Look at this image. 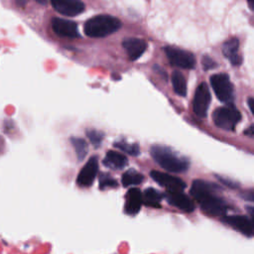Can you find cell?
<instances>
[{
    "label": "cell",
    "instance_id": "1",
    "mask_svg": "<svg viewBox=\"0 0 254 254\" xmlns=\"http://www.w3.org/2000/svg\"><path fill=\"white\" fill-rule=\"evenodd\" d=\"M218 187L215 184L202 180L192 182L190 193L200 205L202 211L211 216H224L227 212V203L220 196L216 195Z\"/></svg>",
    "mask_w": 254,
    "mask_h": 254
},
{
    "label": "cell",
    "instance_id": "2",
    "mask_svg": "<svg viewBox=\"0 0 254 254\" xmlns=\"http://www.w3.org/2000/svg\"><path fill=\"white\" fill-rule=\"evenodd\" d=\"M152 158L163 169L173 173H183L189 169V161L181 157L171 148L164 145H153L151 148Z\"/></svg>",
    "mask_w": 254,
    "mask_h": 254
},
{
    "label": "cell",
    "instance_id": "3",
    "mask_svg": "<svg viewBox=\"0 0 254 254\" xmlns=\"http://www.w3.org/2000/svg\"><path fill=\"white\" fill-rule=\"evenodd\" d=\"M121 25V21L113 16L97 15L85 22L83 31L90 38H103L115 33Z\"/></svg>",
    "mask_w": 254,
    "mask_h": 254
},
{
    "label": "cell",
    "instance_id": "4",
    "mask_svg": "<svg viewBox=\"0 0 254 254\" xmlns=\"http://www.w3.org/2000/svg\"><path fill=\"white\" fill-rule=\"evenodd\" d=\"M212 119L218 128L226 131H233L241 120V114L234 105L227 103V105L218 107L213 111Z\"/></svg>",
    "mask_w": 254,
    "mask_h": 254
},
{
    "label": "cell",
    "instance_id": "5",
    "mask_svg": "<svg viewBox=\"0 0 254 254\" xmlns=\"http://www.w3.org/2000/svg\"><path fill=\"white\" fill-rule=\"evenodd\" d=\"M210 83L216 97L224 103H231L233 99V85L225 73H216L210 77Z\"/></svg>",
    "mask_w": 254,
    "mask_h": 254
},
{
    "label": "cell",
    "instance_id": "6",
    "mask_svg": "<svg viewBox=\"0 0 254 254\" xmlns=\"http://www.w3.org/2000/svg\"><path fill=\"white\" fill-rule=\"evenodd\" d=\"M165 53L173 65L186 69L193 68L195 65L194 56L188 51L175 47H165Z\"/></svg>",
    "mask_w": 254,
    "mask_h": 254
},
{
    "label": "cell",
    "instance_id": "7",
    "mask_svg": "<svg viewBox=\"0 0 254 254\" xmlns=\"http://www.w3.org/2000/svg\"><path fill=\"white\" fill-rule=\"evenodd\" d=\"M210 99L211 96L207 84L204 82L200 83L194 92L192 100V110L197 117L202 118L206 116Z\"/></svg>",
    "mask_w": 254,
    "mask_h": 254
},
{
    "label": "cell",
    "instance_id": "8",
    "mask_svg": "<svg viewBox=\"0 0 254 254\" xmlns=\"http://www.w3.org/2000/svg\"><path fill=\"white\" fill-rule=\"evenodd\" d=\"M51 4L57 12L67 17L77 16L85 9L81 0H51Z\"/></svg>",
    "mask_w": 254,
    "mask_h": 254
},
{
    "label": "cell",
    "instance_id": "9",
    "mask_svg": "<svg viewBox=\"0 0 254 254\" xmlns=\"http://www.w3.org/2000/svg\"><path fill=\"white\" fill-rule=\"evenodd\" d=\"M98 172V160L97 157H90L87 163L82 167L77 175L76 183L80 187H89L93 184L94 179Z\"/></svg>",
    "mask_w": 254,
    "mask_h": 254
},
{
    "label": "cell",
    "instance_id": "10",
    "mask_svg": "<svg viewBox=\"0 0 254 254\" xmlns=\"http://www.w3.org/2000/svg\"><path fill=\"white\" fill-rule=\"evenodd\" d=\"M52 28L53 31L60 37L63 38H77L79 37L77 25L69 20L62 19V18H54L52 20Z\"/></svg>",
    "mask_w": 254,
    "mask_h": 254
},
{
    "label": "cell",
    "instance_id": "11",
    "mask_svg": "<svg viewBox=\"0 0 254 254\" xmlns=\"http://www.w3.org/2000/svg\"><path fill=\"white\" fill-rule=\"evenodd\" d=\"M150 175L156 183L166 188L168 190H183L187 187L186 183L183 180L167 173L152 171Z\"/></svg>",
    "mask_w": 254,
    "mask_h": 254
},
{
    "label": "cell",
    "instance_id": "12",
    "mask_svg": "<svg viewBox=\"0 0 254 254\" xmlns=\"http://www.w3.org/2000/svg\"><path fill=\"white\" fill-rule=\"evenodd\" d=\"M165 197L171 205L183 211L191 212L194 209L193 201L187 194L182 192V190H167Z\"/></svg>",
    "mask_w": 254,
    "mask_h": 254
},
{
    "label": "cell",
    "instance_id": "13",
    "mask_svg": "<svg viewBox=\"0 0 254 254\" xmlns=\"http://www.w3.org/2000/svg\"><path fill=\"white\" fill-rule=\"evenodd\" d=\"M222 221L226 224H229L231 227L236 229L237 231L251 236L254 235V226L249 217L244 215H228L223 216Z\"/></svg>",
    "mask_w": 254,
    "mask_h": 254
},
{
    "label": "cell",
    "instance_id": "14",
    "mask_svg": "<svg viewBox=\"0 0 254 254\" xmlns=\"http://www.w3.org/2000/svg\"><path fill=\"white\" fill-rule=\"evenodd\" d=\"M143 203V195L139 189H130L125 195L124 212L129 215H135L139 212Z\"/></svg>",
    "mask_w": 254,
    "mask_h": 254
},
{
    "label": "cell",
    "instance_id": "15",
    "mask_svg": "<svg viewBox=\"0 0 254 254\" xmlns=\"http://www.w3.org/2000/svg\"><path fill=\"white\" fill-rule=\"evenodd\" d=\"M122 46L131 61L139 59L147 49L146 42L138 38H127L122 42Z\"/></svg>",
    "mask_w": 254,
    "mask_h": 254
},
{
    "label": "cell",
    "instance_id": "16",
    "mask_svg": "<svg viewBox=\"0 0 254 254\" xmlns=\"http://www.w3.org/2000/svg\"><path fill=\"white\" fill-rule=\"evenodd\" d=\"M238 49L239 41L236 38H232L222 45L223 56L229 60L232 65H239L242 63V58L238 54Z\"/></svg>",
    "mask_w": 254,
    "mask_h": 254
},
{
    "label": "cell",
    "instance_id": "17",
    "mask_svg": "<svg viewBox=\"0 0 254 254\" xmlns=\"http://www.w3.org/2000/svg\"><path fill=\"white\" fill-rule=\"evenodd\" d=\"M128 164V160L125 155L118 153L116 151H108L103 160V165L110 169L120 170L126 167Z\"/></svg>",
    "mask_w": 254,
    "mask_h": 254
},
{
    "label": "cell",
    "instance_id": "18",
    "mask_svg": "<svg viewBox=\"0 0 254 254\" xmlns=\"http://www.w3.org/2000/svg\"><path fill=\"white\" fill-rule=\"evenodd\" d=\"M142 195H143V203L152 207H159L160 201L164 197V194L162 192H160L159 190L153 188H148L147 190H145Z\"/></svg>",
    "mask_w": 254,
    "mask_h": 254
},
{
    "label": "cell",
    "instance_id": "19",
    "mask_svg": "<svg viewBox=\"0 0 254 254\" xmlns=\"http://www.w3.org/2000/svg\"><path fill=\"white\" fill-rule=\"evenodd\" d=\"M172 84L175 92L178 95L186 96L187 94V83L185 76L178 70L172 73Z\"/></svg>",
    "mask_w": 254,
    "mask_h": 254
},
{
    "label": "cell",
    "instance_id": "20",
    "mask_svg": "<svg viewBox=\"0 0 254 254\" xmlns=\"http://www.w3.org/2000/svg\"><path fill=\"white\" fill-rule=\"evenodd\" d=\"M143 180H144V176L138 173L137 171H135L134 169H130L126 171L121 178V182L124 187L139 185L143 182Z\"/></svg>",
    "mask_w": 254,
    "mask_h": 254
},
{
    "label": "cell",
    "instance_id": "21",
    "mask_svg": "<svg viewBox=\"0 0 254 254\" xmlns=\"http://www.w3.org/2000/svg\"><path fill=\"white\" fill-rule=\"evenodd\" d=\"M70 142L75 150V153H76V156H77V159L79 161L83 160L84 157L86 156L87 154V143L84 139L82 138H77V137H71L70 138Z\"/></svg>",
    "mask_w": 254,
    "mask_h": 254
},
{
    "label": "cell",
    "instance_id": "22",
    "mask_svg": "<svg viewBox=\"0 0 254 254\" xmlns=\"http://www.w3.org/2000/svg\"><path fill=\"white\" fill-rule=\"evenodd\" d=\"M114 146L118 149H120L121 151L132 155V156H137L140 153V148L139 145L136 143H128L124 140L121 141H117L114 143Z\"/></svg>",
    "mask_w": 254,
    "mask_h": 254
},
{
    "label": "cell",
    "instance_id": "23",
    "mask_svg": "<svg viewBox=\"0 0 254 254\" xmlns=\"http://www.w3.org/2000/svg\"><path fill=\"white\" fill-rule=\"evenodd\" d=\"M117 182L107 173H101L99 175V189L105 190L108 188H116Z\"/></svg>",
    "mask_w": 254,
    "mask_h": 254
},
{
    "label": "cell",
    "instance_id": "24",
    "mask_svg": "<svg viewBox=\"0 0 254 254\" xmlns=\"http://www.w3.org/2000/svg\"><path fill=\"white\" fill-rule=\"evenodd\" d=\"M86 136L88 137V139L90 140V142L95 146L98 147L100 146L102 140H103V133L100 131H97L95 129H88L86 130Z\"/></svg>",
    "mask_w": 254,
    "mask_h": 254
},
{
    "label": "cell",
    "instance_id": "25",
    "mask_svg": "<svg viewBox=\"0 0 254 254\" xmlns=\"http://www.w3.org/2000/svg\"><path fill=\"white\" fill-rule=\"evenodd\" d=\"M202 65H203L204 69H211L216 66V63L211 58L204 56L202 58Z\"/></svg>",
    "mask_w": 254,
    "mask_h": 254
},
{
    "label": "cell",
    "instance_id": "26",
    "mask_svg": "<svg viewBox=\"0 0 254 254\" xmlns=\"http://www.w3.org/2000/svg\"><path fill=\"white\" fill-rule=\"evenodd\" d=\"M241 196H242L244 199H246V200H249V201L254 202V189H250V190H244V191L241 193Z\"/></svg>",
    "mask_w": 254,
    "mask_h": 254
},
{
    "label": "cell",
    "instance_id": "27",
    "mask_svg": "<svg viewBox=\"0 0 254 254\" xmlns=\"http://www.w3.org/2000/svg\"><path fill=\"white\" fill-rule=\"evenodd\" d=\"M218 180L225 186L229 187V188H237L238 187V184H236L235 182L229 180V179H225V178H221V177H217Z\"/></svg>",
    "mask_w": 254,
    "mask_h": 254
},
{
    "label": "cell",
    "instance_id": "28",
    "mask_svg": "<svg viewBox=\"0 0 254 254\" xmlns=\"http://www.w3.org/2000/svg\"><path fill=\"white\" fill-rule=\"evenodd\" d=\"M246 209H247V212L249 214V218L254 226V206H246Z\"/></svg>",
    "mask_w": 254,
    "mask_h": 254
},
{
    "label": "cell",
    "instance_id": "29",
    "mask_svg": "<svg viewBox=\"0 0 254 254\" xmlns=\"http://www.w3.org/2000/svg\"><path fill=\"white\" fill-rule=\"evenodd\" d=\"M244 134L247 136H254V124L246 128L244 131Z\"/></svg>",
    "mask_w": 254,
    "mask_h": 254
},
{
    "label": "cell",
    "instance_id": "30",
    "mask_svg": "<svg viewBox=\"0 0 254 254\" xmlns=\"http://www.w3.org/2000/svg\"><path fill=\"white\" fill-rule=\"evenodd\" d=\"M248 106L251 110V112L254 114V98H248Z\"/></svg>",
    "mask_w": 254,
    "mask_h": 254
},
{
    "label": "cell",
    "instance_id": "31",
    "mask_svg": "<svg viewBox=\"0 0 254 254\" xmlns=\"http://www.w3.org/2000/svg\"><path fill=\"white\" fill-rule=\"evenodd\" d=\"M247 1V4L249 6V8L254 11V0H246Z\"/></svg>",
    "mask_w": 254,
    "mask_h": 254
},
{
    "label": "cell",
    "instance_id": "32",
    "mask_svg": "<svg viewBox=\"0 0 254 254\" xmlns=\"http://www.w3.org/2000/svg\"><path fill=\"white\" fill-rule=\"evenodd\" d=\"M16 3L21 6V7H24L25 4H26V0H16Z\"/></svg>",
    "mask_w": 254,
    "mask_h": 254
},
{
    "label": "cell",
    "instance_id": "33",
    "mask_svg": "<svg viewBox=\"0 0 254 254\" xmlns=\"http://www.w3.org/2000/svg\"><path fill=\"white\" fill-rule=\"evenodd\" d=\"M36 1L40 4H46L47 3V0H36Z\"/></svg>",
    "mask_w": 254,
    "mask_h": 254
}]
</instances>
